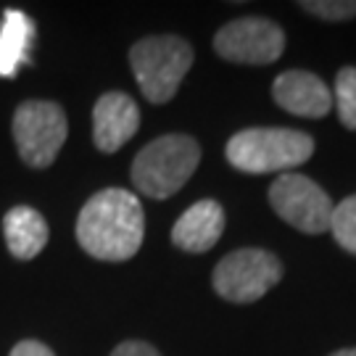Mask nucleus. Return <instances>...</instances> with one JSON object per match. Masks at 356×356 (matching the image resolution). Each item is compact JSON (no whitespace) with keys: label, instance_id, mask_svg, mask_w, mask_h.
Listing matches in <instances>:
<instances>
[{"label":"nucleus","instance_id":"obj_1","mask_svg":"<svg viewBox=\"0 0 356 356\" xmlns=\"http://www.w3.org/2000/svg\"><path fill=\"white\" fill-rule=\"evenodd\" d=\"M145 214L135 193L106 188L76 216V241L98 261H127L140 251Z\"/></svg>","mask_w":356,"mask_h":356},{"label":"nucleus","instance_id":"obj_2","mask_svg":"<svg viewBox=\"0 0 356 356\" xmlns=\"http://www.w3.org/2000/svg\"><path fill=\"white\" fill-rule=\"evenodd\" d=\"M314 153V138L291 127H248L235 132L225 145V156L235 169L248 175L293 172Z\"/></svg>","mask_w":356,"mask_h":356},{"label":"nucleus","instance_id":"obj_3","mask_svg":"<svg viewBox=\"0 0 356 356\" xmlns=\"http://www.w3.org/2000/svg\"><path fill=\"white\" fill-rule=\"evenodd\" d=\"M201 161V145L191 135H161L143 148L132 161L135 188L156 201H164L193 177Z\"/></svg>","mask_w":356,"mask_h":356},{"label":"nucleus","instance_id":"obj_4","mask_svg":"<svg viewBox=\"0 0 356 356\" xmlns=\"http://www.w3.org/2000/svg\"><path fill=\"white\" fill-rule=\"evenodd\" d=\"M129 66L151 103H169L193 66V48L177 35L143 38L129 51Z\"/></svg>","mask_w":356,"mask_h":356},{"label":"nucleus","instance_id":"obj_5","mask_svg":"<svg viewBox=\"0 0 356 356\" xmlns=\"http://www.w3.org/2000/svg\"><path fill=\"white\" fill-rule=\"evenodd\" d=\"M69 135L66 114L53 101H24L13 114V143L24 164L45 169L56 161Z\"/></svg>","mask_w":356,"mask_h":356},{"label":"nucleus","instance_id":"obj_6","mask_svg":"<svg viewBox=\"0 0 356 356\" xmlns=\"http://www.w3.org/2000/svg\"><path fill=\"white\" fill-rule=\"evenodd\" d=\"M282 277L280 259L264 248H241L214 267V291L229 304H254Z\"/></svg>","mask_w":356,"mask_h":356},{"label":"nucleus","instance_id":"obj_7","mask_svg":"<svg viewBox=\"0 0 356 356\" xmlns=\"http://www.w3.org/2000/svg\"><path fill=\"white\" fill-rule=\"evenodd\" d=\"M269 204L275 214L306 235H322L330 229L332 201L317 182L298 172H285L269 188Z\"/></svg>","mask_w":356,"mask_h":356},{"label":"nucleus","instance_id":"obj_8","mask_svg":"<svg viewBox=\"0 0 356 356\" xmlns=\"http://www.w3.org/2000/svg\"><path fill=\"white\" fill-rule=\"evenodd\" d=\"M214 51L232 64H275L285 51V32L264 16H243L214 35Z\"/></svg>","mask_w":356,"mask_h":356},{"label":"nucleus","instance_id":"obj_9","mask_svg":"<svg viewBox=\"0 0 356 356\" xmlns=\"http://www.w3.org/2000/svg\"><path fill=\"white\" fill-rule=\"evenodd\" d=\"M272 98L282 111L304 119H322L330 114L332 92L314 72L288 69L272 82Z\"/></svg>","mask_w":356,"mask_h":356},{"label":"nucleus","instance_id":"obj_10","mask_svg":"<svg viewBox=\"0 0 356 356\" xmlns=\"http://www.w3.org/2000/svg\"><path fill=\"white\" fill-rule=\"evenodd\" d=\"M140 108L127 92H106L92 108V143L103 153H116L135 138Z\"/></svg>","mask_w":356,"mask_h":356},{"label":"nucleus","instance_id":"obj_11","mask_svg":"<svg viewBox=\"0 0 356 356\" xmlns=\"http://www.w3.org/2000/svg\"><path fill=\"white\" fill-rule=\"evenodd\" d=\"M225 232V209L214 198H204L182 211L175 227L172 243L188 254H206L211 251Z\"/></svg>","mask_w":356,"mask_h":356},{"label":"nucleus","instance_id":"obj_12","mask_svg":"<svg viewBox=\"0 0 356 356\" xmlns=\"http://www.w3.org/2000/svg\"><path fill=\"white\" fill-rule=\"evenodd\" d=\"M3 235L11 256H16L19 261H29L48 243V222L32 206H13L3 216Z\"/></svg>","mask_w":356,"mask_h":356},{"label":"nucleus","instance_id":"obj_13","mask_svg":"<svg viewBox=\"0 0 356 356\" xmlns=\"http://www.w3.org/2000/svg\"><path fill=\"white\" fill-rule=\"evenodd\" d=\"M35 22L19 8H8L0 24V76H16L19 66L32 61Z\"/></svg>","mask_w":356,"mask_h":356},{"label":"nucleus","instance_id":"obj_14","mask_svg":"<svg viewBox=\"0 0 356 356\" xmlns=\"http://www.w3.org/2000/svg\"><path fill=\"white\" fill-rule=\"evenodd\" d=\"M330 232L348 254H356V195H348L332 209Z\"/></svg>","mask_w":356,"mask_h":356},{"label":"nucleus","instance_id":"obj_15","mask_svg":"<svg viewBox=\"0 0 356 356\" xmlns=\"http://www.w3.org/2000/svg\"><path fill=\"white\" fill-rule=\"evenodd\" d=\"M335 106L346 129H356V66H343L335 74Z\"/></svg>","mask_w":356,"mask_h":356},{"label":"nucleus","instance_id":"obj_16","mask_svg":"<svg viewBox=\"0 0 356 356\" xmlns=\"http://www.w3.org/2000/svg\"><path fill=\"white\" fill-rule=\"evenodd\" d=\"M301 8L325 22H346L356 16V0H304Z\"/></svg>","mask_w":356,"mask_h":356},{"label":"nucleus","instance_id":"obj_17","mask_svg":"<svg viewBox=\"0 0 356 356\" xmlns=\"http://www.w3.org/2000/svg\"><path fill=\"white\" fill-rule=\"evenodd\" d=\"M111 356H161L151 343L145 341H124L111 351Z\"/></svg>","mask_w":356,"mask_h":356},{"label":"nucleus","instance_id":"obj_18","mask_svg":"<svg viewBox=\"0 0 356 356\" xmlns=\"http://www.w3.org/2000/svg\"><path fill=\"white\" fill-rule=\"evenodd\" d=\"M8 356H56V354L45 343H40V341H22V343L13 346Z\"/></svg>","mask_w":356,"mask_h":356},{"label":"nucleus","instance_id":"obj_19","mask_svg":"<svg viewBox=\"0 0 356 356\" xmlns=\"http://www.w3.org/2000/svg\"><path fill=\"white\" fill-rule=\"evenodd\" d=\"M330 356H356V348H341V351H335Z\"/></svg>","mask_w":356,"mask_h":356}]
</instances>
